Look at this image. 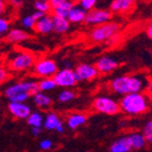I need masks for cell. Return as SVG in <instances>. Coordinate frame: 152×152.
<instances>
[{
  "label": "cell",
  "instance_id": "277c9868",
  "mask_svg": "<svg viewBox=\"0 0 152 152\" xmlns=\"http://www.w3.org/2000/svg\"><path fill=\"white\" fill-rule=\"evenodd\" d=\"M119 28L120 26L117 23L107 21V23H102V25L96 26L89 32L88 37L93 43L96 44L110 42L114 36H116L117 32L119 31Z\"/></svg>",
  "mask_w": 152,
  "mask_h": 152
},
{
  "label": "cell",
  "instance_id": "74e56055",
  "mask_svg": "<svg viewBox=\"0 0 152 152\" xmlns=\"http://www.w3.org/2000/svg\"><path fill=\"white\" fill-rule=\"evenodd\" d=\"M10 2L12 3L14 7H20L23 1H21V0H10Z\"/></svg>",
  "mask_w": 152,
  "mask_h": 152
},
{
  "label": "cell",
  "instance_id": "ac0fdd59",
  "mask_svg": "<svg viewBox=\"0 0 152 152\" xmlns=\"http://www.w3.org/2000/svg\"><path fill=\"white\" fill-rule=\"evenodd\" d=\"M87 15V11L83 9L81 5H75L68 15V19L71 23H81L85 21Z\"/></svg>",
  "mask_w": 152,
  "mask_h": 152
},
{
  "label": "cell",
  "instance_id": "7402d4cb",
  "mask_svg": "<svg viewBox=\"0 0 152 152\" xmlns=\"http://www.w3.org/2000/svg\"><path fill=\"white\" fill-rule=\"evenodd\" d=\"M87 118L84 114L81 113H74L67 118V126L69 129L71 130H77L81 126H83L86 122Z\"/></svg>",
  "mask_w": 152,
  "mask_h": 152
},
{
  "label": "cell",
  "instance_id": "5b68a950",
  "mask_svg": "<svg viewBox=\"0 0 152 152\" xmlns=\"http://www.w3.org/2000/svg\"><path fill=\"white\" fill-rule=\"evenodd\" d=\"M36 60L32 53L28 51L14 52L8 60V66L15 72H25L34 66Z\"/></svg>",
  "mask_w": 152,
  "mask_h": 152
},
{
  "label": "cell",
  "instance_id": "8fae6325",
  "mask_svg": "<svg viewBox=\"0 0 152 152\" xmlns=\"http://www.w3.org/2000/svg\"><path fill=\"white\" fill-rule=\"evenodd\" d=\"M8 110L10 114L16 119H27L31 114V109L25 102L10 101L8 104Z\"/></svg>",
  "mask_w": 152,
  "mask_h": 152
},
{
  "label": "cell",
  "instance_id": "d4e9b609",
  "mask_svg": "<svg viewBox=\"0 0 152 152\" xmlns=\"http://www.w3.org/2000/svg\"><path fill=\"white\" fill-rule=\"evenodd\" d=\"M44 118L43 115L38 112H31V114L27 118V124L30 127H43L44 124Z\"/></svg>",
  "mask_w": 152,
  "mask_h": 152
},
{
  "label": "cell",
  "instance_id": "836d02e7",
  "mask_svg": "<svg viewBox=\"0 0 152 152\" xmlns=\"http://www.w3.org/2000/svg\"><path fill=\"white\" fill-rule=\"evenodd\" d=\"M7 77H8V72H7V70L3 67H1V69H0V80H1V83H3L5 81Z\"/></svg>",
  "mask_w": 152,
  "mask_h": 152
},
{
  "label": "cell",
  "instance_id": "6da1fadb",
  "mask_svg": "<svg viewBox=\"0 0 152 152\" xmlns=\"http://www.w3.org/2000/svg\"><path fill=\"white\" fill-rule=\"evenodd\" d=\"M150 100L151 98L149 97V95L145 94L142 91L124 95V97L119 101L120 111L124 114L131 115V116L144 114L149 110Z\"/></svg>",
  "mask_w": 152,
  "mask_h": 152
},
{
  "label": "cell",
  "instance_id": "484cf974",
  "mask_svg": "<svg viewBox=\"0 0 152 152\" xmlns=\"http://www.w3.org/2000/svg\"><path fill=\"white\" fill-rule=\"evenodd\" d=\"M75 98H76V94L68 88L63 89V91H62L58 96V100L61 102V103H67V102H70V101H72Z\"/></svg>",
  "mask_w": 152,
  "mask_h": 152
},
{
  "label": "cell",
  "instance_id": "603a6c76",
  "mask_svg": "<svg viewBox=\"0 0 152 152\" xmlns=\"http://www.w3.org/2000/svg\"><path fill=\"white\" fill-rule=\"evenodd\" d=\"M130 140L133 150H142L146 147L147 145V140L142 133H132L129 135Z\"/></svg>",
  "mask_w": 152,
  "mask_h": 152
},
{
  "label": "cell",
  "instance_id": "cb8c5ba5",
  "mask_svg": "<svg viewBox=\"0 0 152 152\" xmlns=\"http://www.w3.org/2000/svg\"><path fill=\"white\" fill-rule=\"evenodd\" d=\"M58 87L56 80L53 78H42L41 81H38V88L42 91H50Z\"/></svg>",
  "mask_w": 152,
  "mask_h": 152
},
{
  "label": "cell",
  "instance_id": "5bb4252c",
  "mask_svg": "<svg viewBox=\"0 0 152 152\" xmlns=\"http://www.w3.org/2000/svg\"><path fill=\"white\" fill-rule=\"evenodd\" d=\"M95 65L98 68L100 74L107 75L115 70L118 67V62L111 56H101L100 58L97 60Z\"/></svg>",
  "mask_w": 152,
  "mask_h": 152
},
{
  "label": "cell",
  "instance_id": "f1b7e54d",
  "mask_svg": "<svg viewBox=\"0 0 152 152\" xmlns=\"http://www.w3.org/2000/svg\"><path fill=\"white\" fill-rule=\"evenodd\" d=\"M142 134L145 135L146 140L149 144H152V120L148 121L142 130Z\"/></svg>",
  "mask_w": 152,
  "mask_h": 152
},
{
  "label": "cell",
  "instance_id": "e575fe53",
  "mask_svg": "<svg viewBox=\"0 0 152 152\" xmlns=\"http://www.w3.org/2000/svg\"><path fill=\"white\" fill-rule=\"evenodd\" d=\"M65 1H67V0H49V2H50L52 9L56 8V7H58V5H60L61 3L65 2Z\"/></svg>",
  "mask_w": 152,
  "mask_h": 152
},
{
  "label": "cell",
  "instance_id": "2e32d148",
  "mask_svg": "<svg viewBox=\"0 0 152 152\" xmlns=\"http://www.w3.org/2000/svg\"><path fill=\"white\" fill-rule=\"evenodd\" d=\"M29 38H30V34L27 31L20 30V29H11L7 33L4 39L9 44H17L27 41Z\"/></svg>",
  "mask_w": 152,
  "mask_h": 152
},
{
  "label": "cell",
  "instance_id": "4316f807",
  "mask_svg": "<svg viewBox=\"0 0 152 152\" xmlns=\"http://www.w3.org/2000/svg\"><path fill=\"white\" fill-rule=\"evenodd\" d=\"M34 9L37 11L48 14L49 12H52V7H51L49 1H42V0H35L34 2Z\"/></svg>",
  "mask_w": 152,
  "mask_h": 152
},
{
  "label": "cell",
  "instance_id": "4fadbf2b",
  "mask_svg": "<svg viewBox=\"0 0 152 152\" xmlns=\"http://www.w3.org/2000/svg\"><path fill=\"white\" fill-rule=\"evenodd\" d=\"M43 127L46 130H49V131H56L58 133H63L64 132L63 122L56 113H49V114L46 115Z\"/></svg>",
  "mask_w": 152,
  "mask_h": 152
},
{
  "label": "cell",
  "instance_id": "44dd1931",
  "mask_svg": "<svg viewBox=\"0 0 152 152\" xmlns=\"http://www.w3.org/2000/svg\"><path fill=\"white\" fill-rule=\"evenodd\" d=\"M74 7H75L74 1H72V0H67V1H65V2L61 3L60 5H58V7L52 9V15L67 18Z\"/></svg>",
  "mask_w": 152,
  "mask_h": 152
},
{
  "label": "cell",
  "instance_id": "9c48e42d",
  "mask_svg": "<svg viewBox=\"0 0 152 152\" xmlns=\"http://www.w3.org/2000/svg\"><path fill=\"white\" fill-rule=\"evenodd\" d=\"M53 79L56 80L58 87H65V88L75 86L79 82L76 71L72 70L71 68H68V67L58 70V72L54 75Z\"/></svg>",
  "mask_w": 152,
  "mask_h": 152
},
{
  "label": "cell",
  "instance_id": "ffe728a7",
  "mask_svg": "<svg viewBox=\"0 0 152 152\" xmlns=\"http://www.w3.org/2000/svg\"><path fill=\"white\" fill-rule=\"evenodd\" d=\"M33 102L37 107L41 109H48L52 104V99L46 94L45 91H38L33 95Z\"/></svg>",
  "mask_w": 152,
  "mask_h": 152
},
{
  "label": "cell",
  "instance_id": "7c38bea8",
  "mask_svg": "<svg viewBox=\"0 0 152 152\" xmlns=\"http://www.w3.org/2000/svg\"><path fill=\"white\" fill-rule=\"evenodd\" d=\"M135 7V0H112L110 10L114 14H126Z\"/></svg>",
  "mask_w": 152,
  "mask_h": 152
},
{
  "label": "cell",
  "instance_id": "ab89813d",
  "mask_svg": "<svg viewBox=\"0 0 152 152\" xmlns=\"http://www.w3.org/2000/svg\"><path fill=\"white\" fill-rule=\"evenodd\" d=\"M42 1H49V0H42Z\"/></svg>",
  "mask_w": 152,
  "mask_h": 152
},
{
  "label": "cell",
  "instance_id": "8d00e7d4",
  "mask_svg": "<svg viewBox=\"0 0 152 152\" xmlns=\"http://www.w3.org/2000/svg\"><path fill=\"white\" fill-rule=\"evenodd\" d=\"M147 35H148V37L150 38L152 41V23H150L149 26H148V28H147Z\"/></svg>",
  "mask_w": 152,
  "mask_h": 152
},
{
  "label": "cell",
  "instance_id": "1f68e13d",
  "mask_svg": "<svg viewBox=\"0 0 152 152\" xmlns=\"http://www.w3.org/2000/svg\"><path fill=\"white\" fill-rule=\"evenodd\" d=\"M53 147V142L50 140H43L39 142V149L41 150H50L51 148Z\"/></svg>",
  "mask_w": 152,
  "mask_h": 152
},
{
  "label": "cell",
  "instance_id": "9a60e30c",
  "mask_svg": "<svg viewBox=\"0 0 152 152\" xmlns=\"http://www.w3.org/2000/svg\"><path fill=\"white\" fill-rule=\"evenodd\" d=\"M34 31L38 34H49L53 31V17L45 14L39 19H37L34 27Z\"/></svg>",
  "mask_w": 152,
  "mask_h": 152
},
{
  "label": "cell",
  "instance_id": "ba28073f",
  "mask_svg": "<svg viewBox=\"0 0 152 152\" xmlns=\"http://www.w3.org/2000/svg\"><path fill=\"white\" fill-rule=\"evenodd\" d=\"M113 12L111 10H103V9H91V11H87V15L84 23L88 26H99L102 23H105L107 21H111Z\"/></svg>",
  "mask_w": 152,
  "mask_h": 152
},
{
  "label": "cell",
  "instance_id": "3957f363",
  "mask_svg": "<svg viewBox=\"0 0 152 152\" xmlns=\"http://www.w3.org/2000/svg\"><path fill=\"white\" fill-rule=\"evenodd\" d=\"M38 91V82L20 81L7 87L4 89V96L9 101L26 102L30 96H33Z\"/></svg>",
  "mask_w": 152,
  "mask_h": 152
},
{
  "label": "cell",
  "instance_id": "f35d334b",
  "mask_svg": "<svg viewBox=\"0 0 152 152\" xmlns=\"http://www.w3.org/2000/svg\"><path fill=\"white\" fill-rule=\"evenodd\" d=\"M150 53H151V56H152V49H151V51H150Z\"/></svg>",
  "mask_w": 152,
  "mask_h": 152
},
{
  "label": "cell",
  "instance_id": "4dcf8cb0",
  "mask_svg": "<svg viewBox=\"0 0 152 152\" xmlns=\"http://www.w3.org/2000/svg\"><path fill=\"white\" fill-rule=\"evenodd\" d=\"M9 31H10V23L8 19L1 17L0 18V33L4 34V33H8Z\"/></svg>",
  "mask_w": 152,
  "mask_h": 152
},
{
  "label": "cell",
  "instance_id": "7a4b0ae2",
  "mask_svg": "<svg viewBox=\"0 0 152 152\" xmlns=\"http://www.w3.org/2000/svg\"><path fill=\"white\" fill-rule=\"evenodd\" d=\"M110 87L115 94L127 95L131 93H138L142 91L147 84L144 78L138 76H119L112 80Z\"/></svg>",
  "mask_w": 152,
  "mask_h": 152
},
{
  "label": "cell",
  "instance_id": "8992f818",
  "mask_svg": "<svg viewBox=\"0 0 152 152\" xmlns=\"http://www.w3.org/2000/svg\"><path fill=\"white\" fill-rule=\"evenodd\" d=\"M56 72L58 65L52 58H38L33 66V74L38 78H53Z\"/></svg>",
  "mask_w": 152,
  "mask_h": 152
},
{
  "label": "cell",
  "instance_id": "e0dca14e",
  "mask_svg": "<svg viewBox=\"0 0 152 152\" xmlns=\"http://www.w3.org/2000/svg\"><path fill=\"white\" fill-rule=\"evenodd\" d=\"M109 150L111 152H129V151H131V150H133L129 135L117 138V140L110 146Z\"/></svg>",
  "mask_w": 152,
  "mask_h": 152
},
{
  "label": "cell",
  "instance_id": "83f0119b",
  "mask_svg": "<svg viewBox=\"0 0 152 152\" xmlns=\"http://www.w3.org/2000/svg\"><path fill=\"white\" fill-rule=\"evenodd\" d=\"M36 21H37V19L33 16V14H31V15L25 16V17L21 19V25H23V27L25 29H28V30H32L33 29V30H34Z\"/></svg>",
  "mask_w": 152,
  "mask_h": 152
},
{
  "label": "cell",
  "instance_id": "f546056e",
  "mask_svg": "<svg viewBox=\"0 0 152 152\" xmlns=\"http://www.w3.org/2000/svg\"><path fill=\"white\" fill-rule=\"evenodd\" d=\"M78 2L79 5H81L83 9H85L86 11H91V9L95 8L97 0H78Z\"/></svg>",
  "mask_w": 152,
  "mask_h": 152
},
{
  "label": "cell",
  "instance_id": "d6a6232c",
  "mask_svg": "<svg viewBox=\"0 0 152 152\" xmlns=\"http://www.w3.org/2000/svg\"><path fill=\"white\" fill-rule=\"evenodd\" d=\"M42 133V127H31V134L33 136H39Z\"/></svg>",
  "mask_w": 152,
  "mask_h": 152
},
{
  "label": "cell",
  "instance_id": "d590c367",
  "mask_svg": "<svg viewBox=\"0 0 152 152\" xmlns=\"http://www.w3.org/2000/svg\"><path fill=\"white\" fill-rule=\"evenodd\" d=\"M146 89H147L148 95H149V97L151 98V100H152V80L147 83V87H146Z\"/></svg>",
  "mask_w": 152,
  "mask_h": 152
},
{
  "label": "cell",
  "instance_id": "d6986e66",
  "mask_svg": "<svg viewBox=\"0 0 152 152\" xmlns=\"http://www.w3.org/2000/svg\"><path fill=\"white\" fill-rule=\"evenodd\" d=\"M53 17V31L58 34H64V33L68 32L70 28V21L68 18L60 17V16L52 15Z\"/></svg>",
  "mask_w": 152,
  "mask_h": 152
},
{
  "label": "cell",
  "instance_id": "52a82bcc",
  "mask_svg": "<svg viewBox=\"0 0 152 152\" xmlns=\"http://www.w3.org/2000/svg\"><path fill=\"white\" fill-rule=\"evenodd\" d=\"M93 107L98 113H102L105 115H116L120 111L119 102L105 96L97 97L93 102Z\"/></svg>",
  "mask_w": 152,
  "mask_h": 152
},
{
  "label": "cell",
  "instance_id": "30bf717a",
  "mask_svg": "<svg viewBox=\"0 0 152 152\" xmlns=\"http://www.w3.org/2000/svg\"><path fill=\"white\" fill-rule=\"evenodd\" d=\"M78 81H91L98 77L100 74L96 65L81 63L75 68Z\"/></svg>",
  "mask_w": 152,
  "mask_h": 152
}]
</instances>
